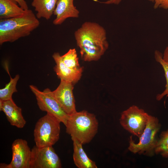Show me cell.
Here are the masks:
<instances>
[{"mask_svg": "<svg viewBox=\"0 0 168 168\" xmlns=\"http://www.w3.org/2000/svg\"><path fill=\"white\" fill-rule=\"evenodd\" d=\"M149 115L143 109L133 105L122 112L119 122L125 130L139 138L146 128Z\"/></svg>", "mask_w": 168, "mask_h": 168, "instance_id": "obj_6", "label": "cell"}, {"mask_svg": "<svg viewBox=\"0 0 168 168\" xmlns=\"http://www.w3.org/2000/svg\"><path fill=\"white\" fill-rule=\"evenodd\" d=\"M0 110L4 113L11 125L19 128L24 127L26 121L22 115L21 109L16 104L12 99L0 100Z\"/></svg>", "mask_w": 168, "mask_h": 168, "instance_id": "obj_11", "label": "cell"}, {"mask_svg": "<svg viewBox=\"0 0 168 168\" xmlns=\"http://www.w3.org/2000/svg\"><path fill=\"white\" fill-rule=\"evenodd\" d=\"M161 126L158 118L149 115L146 128L139 138V142L136 143L132 136L130 137L128 150L134 154L149 156H154L158 138L157 134Z\"/></svg>", "mask_w": 168, "mask_h": 168, "instance_id": "obj_4", "label": "cell"}, {"mask_svg": "<svg viewBox=\"0 0 168 168\" xmlns=\"http://www.w3.org/2000/svg\"><path fill=\"white\" fill-rule=\"evenodd\" d=\"M154 58L156 61L159 63L163 68L166 82L165 90L161 93L158 94L156 96V100L160 101L164 96L168 95V63L163 59V54L159 50L155 51Z\"/></svg>", "mask_w": 168, "mask_h": 168, "instance_id": "obj_19", "label": "cell"}, {"mask_svg": "<svg viewBox=\"0 0 168 168\" xmlns=\"http://www.w3.org/2000/svg\"><path fill=\"white\" fill-rule=\"evenodd\" d=\"M29 87L35 96L39 109L52 115L65 125L69 115L62 108L52 91L48 88L41 91L33 85Z\"/></svg>", "mask_w": 168, "mask_h": 168, "instance_id": "obj_7", "label": "cell"}, {"mask_svg": "<svg viewBox=\"0 0 168 168\" xmlns=\"http://www.w3.org/2000/svg\"><path fill=\"white\" fill-rule=\"evenodd\" d=\"M60 80L59 86L52 92L62 108L70 116L77 112L73 93L74 84L69 82Z\"/></svg>", "mask_w": 168, "mask_h": 168, "instance_id": "obj_10", "label": "cell"}, {"mask_svg": "<svg viewBox=\"0 0 168 168\" xmlns=\"http://www.w3.org/2000/svg\"><path fill=\"white\" fill-rule=\"evenodd\" d=\"M61 161L52 146L39 147L36 145L31 149L30 168H60Z\"/></svg>", "mask_w": 168, "mask_h": 168, "instance_id": "obj_8", "label": "cell"}, {"mask_svg": "<svg viewBox=\"0 0 168 168\" xmlns=\"http://www.w3.org/2000/svg\"><path fill=\"white\" fill-rule=\"evenodd\" d=\"M17 3L19 6L24 10L28 9V7L26 2L25 0H13Z\"/></svg>", "mask_w": 168, "mask_h": 168, "instance_id": "obj_23", "label": "cell"}, {"mask_svg": "<svg viewBox=\"0 0 168 168\" xmlns=\"http://www.w3.org/2000/svg\"><path fill=\"white\" fill-rule=\"evenodd\" d=\"M154 3V9L162 8L168 10V0H147Z\"/></svg>", "mask_w": 168, "mask_h": 168, "instance_id": "obj_21", "label": "cell"}, {"mask_svg": "<svg viewBox=\"0 0 168 168\" xmlns=\"http://www.w3.org/2000/svg\"><path fill=\"white\" fill-rule=\"evenodd\" d=\"M33 11L28 9L19 16L0 20V44L12 42L29 35L40 25Z\"/></svg>", "mask_w": 168, "mask_h": 168, "instance_id": "obj_2", "label": "cell"}, {"mask_svg": "<svg viewBox=\"0 0 168 168\" xmlns=\"http://www.w3.org/2000/svg\"><path fill=\"white\" fill-rule=\"evenodd\" d=\"M60 123L49 113L40 118L36 123L34 131L35 145L42 147L54 145L59 138Z\"/></svg>", "mask_w": 168, "mask_h": 168, "instance_id": "obj_5", "label": "cell"}, {"mask_svg": "<svg viewBox=\"0 0 168 168\" xmlns=\"http://www.w3.org/2000/svg\"><path fill=\"white\" fill-rule=\"evenodd\" d=\"M20 78L17 74L14 78L10 77L9 82L7 84L5 87L0 89V100L5 101L12 99L13 93L17 92L16 85Z\"/></svg>", "mask_w": 168, "mask_h": 168, "instance_id": "obj_17", "label": "cell"}, {"mask_svg": "<svg viewBox=\"0 0 168 168\" xmlns=\"http://www.w3.org/2000/svg\"><path fill=\"white\" fill-rule=\"evenodd\" d=\"M58 0H33L32 6L37 12V18H44L48 20L50 19L56 7Z\"/></svg>", "mask_w": 168, "mask_h": 168, "instance_id": "obj_15", "label": "cell"}, {"mask_svg": "<svg viewBox=\"0 0 168 168\" xmlns=\"http://www.w3.org/2000/svg\"><path fill=\"white\" fill-rule=\"evenodd\" d=\"M74 0H58L54 12L56 18L53 21L55 25H60L69 18H78L79 11L74 6Z\"/></svg>", "mask_w": 168, "mask_h": 168, "instance_id": "obj_13", "label": "cell"}, {"mask_svg": "<svg viewBox=\"0 0 168 168\" xmlns=\"http://www.w3.org/2000/svg\"><path fill=\"white\" fill-rule=\"evenodd\" d=\"M61 57L64 63L70 69L74 70L83 69L79 64L77 51L75 48L70 49Z\"/></svg>", "mask_w": 168, "mask_h": 168, "instance_id": "obj_18", "label": "cell"}, {"mask_svg": "<svg viewBox=\"0 0 168 168\" xmlns=\"http://www.w3.org/2000/svg\"><path fill=\"white\" fill-rule=\"evenodd\" d=\"M163 58L168 63V45L165 48L163 54Z\"/></svg>", "mask_w": 168, "mask_h": 168, "instance_id": "obj_24", "label": "cell"}, {"mask_svg": "<svg viewBox=\"0 0 168 168\" xmlns=\"http://www.w3.org/2000/svg\"><path fill=\"white\" fill-rule=\"evenodd\" d=\"M155 153L163 157L168 158V129L162 131L159 135L155 150Z\"/></svg>", "mask_w": 168, "mask_h": 168, "instance_id": "obj_20", "label": "cell"}, {"mask_svg": "<svg viewBox=\"0 0 168 168\" xmlns=\"http://www.w3.org/2000/svg\"><path fill=\"white\" fill-rule=\"evenodd\" d=\"M71 139L73 144V160L76 166L78 168H97L95 162L91 160L85 152L82 144L75 138Z\"/></svg>", "mask_w": 168, "mask_h": 168, "instance_id": "obj_14", "label": "cell"}, {"mask_svg": "<svg viewBox=\"0 0 168 168\" xmlns=\"http://www.w3.org/2000/svg\"><path fill=\"white\" fill-rule=\"evenodd\" d=\"M13 0H0V19H7L22 15L25 10Z\"/></svg>", "mask_w": 168, "mask_h": 168, "instance_id": "obj_16", "label": "cell"}, {"mask_svg": "<svg viewBox=\"0 0 168 168\" xmlns=\"http://www.w3.org/2000/svg\"><path fill=\"white\" fill-rule=\"evenodd\" d=\"M52 57L56 63L54 70L58 77L60 79L70 82L74 84L81 78L83 69L74 70L66 66L63 62L59 53L53 54Z\"/></svg>", "mask_w": 168, "mask_h": 168, "instance_id": "obj_12", "label": "cell"}, {"mask_svg": "<svg viewBox=\"0 0 168 168\" xmlns=\"http://www.w3.org/2000/svg\"><path fill=\"white\" fill-rule=\"evenodd\" d=\"M12 158L9 164L1 163V168H30L31 149L26 141L22 139L15 140L12 145Z\"/></svg>", "mask_w": 168, "mask_h": 168, "instance_id": "obj_9", "label": "cell"}, {"mask_svg": "<svg viewBox=\"0 0 168 168\" xmlns=\"http://www.w3.org/2000/svg\"><path fill=\"white\" fill-rule=\"evenodd\" d=\"M74 35L81 58L85 61L99 60L108 48L106 30L97 23L85 22Z\"/></svg>", "mask_w": 168, "mask_h": 168, "instance_id": "obj_1", "label": "cell"}, {"mask_svg": "<svg viewBox=\"0 0 168 168\" xmlns=\"http://www.w3.org/2000/svg\"><path fill=\"white\" fill-rule=\"evenodd\" d=\"M94 1L98 2L100 3L106 4H114L118 5L121 2L122 0H108L105 2H100L98 0H93Z\"/></svg>", "mask_w": 168, "mask_h": 168, "instance_id": "obj_22", "label": "cell"}, {"mask_svg": "<svg viewBox=\"0 0 168 168\" xmlns=\"http://www.w3.org/2000/svg\"><path fill=\"white\" fill-rule=\"evenodd\" d=\"M65 125L71 138L83 145L89 143L96 136L99 123L94 114L83 110L70 115Z\"/></svg>", "mask_w": 168, "mask_h": 168, "instance_id": "obj_3", "label": "cell"}]
</instances>
